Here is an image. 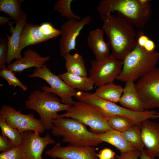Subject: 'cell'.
<instances>
[{
    "mask_svg": "<svg viewBox=\"0 0 159 159\" xmlns=\"http://www.w3.org/2000/svg\"><path fill=\"white\" fill-rule=\"evenodd\" d=\"M0 114L4 116L8 124L21 134L28 130L38 131L40 134L45 130L40 120L35 118L34 114H22L21 110L17 111L10 105H2Z\"/></svg>",
    "mask_w": 159,
    "mask_h": 159,
    "instance_id": "obj_11",
    "label": "cell"
},
{
    "mask_svg": "<svg viewBox=\"0 0 159 159\" xmlns=\"http://www.w3.org/2000/svg\"><path fill=\"white\" fill-rule=\"evenodd\" d=\"M15 146L7 138L0 135V151L5 152L10 150Z\"/></svg>",
    "mask_w": 159,
    "mask_h": 159,
    "instance_id": "obj_33",
    "label": "cell"
},
{
    "mask_svg": "<svg viewBox=\"0 0 159 159\" xmlns=\"http://www.w3.org/2000/svg\"><path fill=\"white\" fill-rule=\"evenodd\" d=\"M0 127L2 135L7 138L15 147L19 146L21 140V134L16 129L8 124L4 116L0 114Z\"/></svg>",
    "mask_w": 159,
    "mask_h": 159,
    "instance_id": "obj_26",
    "label": "cell"
},
{
    "mask_svg": "<svg viewBox=\"0 0 159 159\" xmlns=\"http://www.w3.org/2000/svg\"><path fill=\"white\" fill-rule=\"evenodd\" d=\"M65 59V67L67 72L83 76H87L85 62L82 55L78 53L67 54L63 57Z\"/></svg>",
    "mask_w": 159,
    "mask_h": 159,
    "instance_id": "obj_23",
    "label": "cell"
},
{
    "mask_svg": "<svg viewBox=\"0 0 159 159\" xmlns=\"http://www.w3.org/2000/svg\"><path fill=\"white\" fill-rule=\"evenodd\" d=\"M135 86L145 110L159 108V68L140 78Z\"/></svg>",
    "mask_w": 159,
    "mask_h": 159,
    "instance_id": "obj_9",
    "label": "cell"
},
{
    "mask_svg": "<svg viewBox=\"0 0 159 159\" xmlns=\"http://www.w3.org/2000/svg\"><path fill=\"white\" fill-rule=\"evenodd\" d=\"M10 19H12L10 17L0 16V25L3 26L7 24H8L11 25L12 24L11 23L16 24V23L10 21L9 20Z\"/></svg>",
    "mask_w": 159,
    "mask_h": 159,
    "instance_id": "obj_37",
    "label": "cell"
},
{
    "mask_svg": "<svg viewBox=\"0 0 159 159\" xmlns=\"http://www.w3.org/2000/svg\"><path fill=\"white\" fill-rule=\"evenodd\" d=\"M159 59V53L148 51L137 44L122 60V71L116 80L125 82L135 81L155 68Z\"/></svg>",
    "mask_w": 159,
    "mask_h": 159,
    "instance_id": "obj_4",
    "label": "cell"
},
{
    "mask_svg": "<svg viewBox=\"0 0 159 159\" xmlns=\"http://www.w3.org/2000/svg\"><path fill=\"white\" fill-rule=\"evenodd\" d=\"M125 83L122 95L119 102L120 105L133 111H145L144 105L136 90L134 81L130 80Z\"/></svg>",
    "mask_w": 159,
    "mask_h": 159,
    "instance_id": "obj_19",
    "label": "cell"
},
{
    "mask_svg": "<svg viewBox=\"0 0 159 159\" xmlns=\"http://www.w3.org/2000/svg\"><path fill=\"white\" fill-rule=\"evenodd\" d=\"M58 117L72 118L89 126L91 132L101 133L113 129L108 124L106 115L95 106L85 101H74L73 104Z\"/></svg>",
    "mask_w": 159,
    "mask_h": 159,
    "instance_id": "obj_6",
    "label": "cell"
},
{
    "mask_svg": "<svg viewBox=\"0 0 159 159\" xmlns=\"http://www.w3.org/2000/svg\"><path fill=\"white\" fill-rule=\"evenodd\" d=\"M7 39L3 37L0 39V68L6 67L8 53Z\"/></svg>",
    "mask_w": 159,
    "mask_h": 159,
    "instance_id": "obj_31",
    "label": "cell"
},
{
    "mask_svg": "<svg viewBox=\"0 0 159 159\" xmlns=\"http://www.w3.org/2000/svg\"><path fill=\"white\" fill-rule=\"evenodd\" d=\"M50 39L44 34L40 25L27 23L21 36L19 51L21 53L22 49L27 46L37 44Z\"/></svg>",
    "mask_w": 159,
    "mask_h": 159,
    "instance_id": "obj_18",
    "label": "cell"
},
{
    "mask_svg": "<svg viewBox=\"0 0 159 159\" xmlns=\"http://www.w3.org/2000/svg\"><path fill=\"white\" fill-rule=\"evenodd\" d=\"M109 125L113 129L122 132L136 123L131 120L116 115H106Z\"/></svg>",
    "mask_w": 159,
    "mask_h": 159,
    "instance_id": "obj_27",
    "label": "cell"
},
{
    "mask_svg": "<svg viewBox=\"0 0 159 159\" xmlns=\"http://www.w3.org/2000/svg\"><path fill=\"white\" fill-rule=\"evenodd\" d=\"M52 134L62 137L63 142L76 146H97L102 143L96 133L88 130L85 125L74 119L58 117L53 120Z\"/></svg>",
    "mask_w": 159,
    "mask_h": 159,
    "instance_id": "obj_3",
    "label": "cell"
},
{
    "mask_svg": "<svg viewBox=\"0 0 159 159\" xmlns=\"http://www.w3.org/2000/svg\"><path fill=\"white\" fill-rule=\"evenodd\" d=\"M96 134L102 142L111 144L120 152L137 150L126 140L121 132L112 129L103 132L96 133Z\"/></svg>",
    "mask_w": 159,
    "mask_h": 159,
    "instance_id": "obj_20",
    "label": "cell"
},
{
    "mask_svg": "<svg viewBox=\"0 0 159 159\" xmlns=\"http://www.w3.org/2000/svg\"><path fill=\"white\" fill-rule=\"evenodd\" d=\"M103 31L97 28L90 32L87 39L88 46L97 61L103 60L110 54V44L105 41Z\"/></svg>",
    "mask_w": 159,
    "mask_h": 159,
    "instance_id": "obj_17",
    "label": "cell"
},
{
    "mask_svg": "<svg viewBox=\"0 0 159 159\" xmlns=\"http://www.w3.org/2000/svg\"><path fill=\"white\" fill-rule=\"evenodd\" d=\"M98 154L107 159H114L115 155V153L112 149L107 148L101 150Z\"/></svg>",
    "mask_w": 159,
    "mask_h": 159,
    "instance_id": "obj_35",
    "label": "cell"
},
{
    "mask_svg": "<svg viewBox=\"0 0 159 159\" xmlns=\"http://www.w3.org/2000/svg\"><path fill=\"white\" fill-rule=\"evenodd\" d=\"M100 17L103 22L102 29L107 37L111 54L122 61L137 45L134 26L118 15L110 14Z\"/></svg>",
    "mask_w": 159,
    "mask_h": 159,
    "instance_id": "obj_1",
    "label": "cell"
},
{
    "mask_svg": "<svg viewBox=\"0 0 159 159\" xmlns=\"http://www.w3.org/2000/svg\"><path fill=\"white\" fill-rule=\"evenodd\" d=\"M0 76L4 79L9 86L18 87L24 90H26L27 87L22 83L15 75L14 72L5 67L0 69Z\"/></svg>",
    "mask_w": 159,
    "mask_h": 159,
    "instance_id": "obj_29",
    "label": "cell"
},
{
    "mask_svg": "<svg viewBox=\"0 0 159 159\" xmlns=\"http://www.w3.org/2000/svg\"><path fill=\"white\" fill-rule=\"evenodd\" d=\"M141 126L144 148L155 157H159V123L147 120L141 123Z\"/></svg>",
    "mask_w": 159,
    "mask_h": 159,
    "instance_id": "obj_14",
    "label": "cell"
},
{
    "mask_svg": "<svg viewBox=\"0 0 159 159\" xmlns=\"http://www.w3.org/2000/svg\"><path fill=\"white\" fill-rule=\"evenodd\" d=\"M27 16L25 14L17 22L15 26L10 25L9 32L11 33L10 36L6 34L8 42V53L7 63L11 64L14 59L21 58V53L19 50L21 36L23 28L27 22Z\"/></svg>",
    "mask_w": 159,
    "mask_h": 159,
    "instance_id": "obj_16",
    "label": "cell"
},
{
    "mask_svg": "<svg viewBox=\"0 0 159 159\" xmlns=\"http://www.w3.org/2000/svg\"><path fill=\"white\" fill-rule=\"evenodd\" d=\"M92 20L91 17L86 16L80 20L69 19L62 25L61 36L59 40L60 54L63 57L75 49L76 39L84 27Z\"/></svg>",
    "mask_w": 159,
    "mask_h": 159,
    "instance_id": "obj_12",
    "label": "cell"
},
{
    "mask_svg": "<svg viewBox=\"0 0 159 159\" xmlns=\"http://www.w3.org/2000/svg\"><path fill=\"white\" fill-rule=\"evenodd\" d=\"M155 156L147 150L144 149L140 152V159H155Z\"/></svg>",
    "mask_w": 159,
    "mask_h": 159,
    "instance_id": "obj_36",
    "label": "cell"
},
{
    "mask_svg": "<svg viewBox=\"0 0 159 159\" xmlns=\"http://www.w3.org/2000/svg\"><path fill=\"white\" fill-rule=\"evenodd\" d=\"M137 44L148 52L155 50V44L154 42L146 36L142 31L136 34Z\"/></svg>",
    "mask_w": 159,
    "mask_h": 159,
    "instance_id": "obj_30",
    "label": "cell"
},
{
    "mask_svg": "<svg viewBox=\"0 0 159 159\" xmlns=\"http://www.w3.org/2000/svg\"><path fill=\"white\" fill-rule=\"evenodd\" d=\"M23 54L21 58L15 59L13 62L8 65L7 67L13 72H21L32 67H42L50 58L49 56L42 57L35 50L31 49L25 51Z\"/></svg>",
    "mask_w": 159,
    "mask_h": 159,
    "instance_id": "obj_15",
    "label": "cell"
},
{
    "mask_svg": "<svg viewBox=\"0 0 159 159\" xmlns=\"http://www.w3.org/2000/svg\"><path fill=\"white\" fill-rule=\"evenodd\" d=\"M26 107L36 111L45 130H51L58 112L66 110L70 105L62 103L61 99L52 92L38 90L32 92L25 102Z\"/></svg>",
    "mask_w": 159,
    "mask_h": 159,
    "instance_id": "obj_5",
    "label": "cell"
},
{
    "mask_svg": "<svg viewBox=\"0 0 159 159\" xmlns=\"http://www.w3.org/2000/svg\"><path fill=\"white\" fill-rule=\"evenodd\" d=\"M89 77L94 85L99 87L113 82L122 71L123 61L115 58L111 54L101 61L95 59L91 62Z\"/></svg>",
    "mask_w": 159,
    "mask_h": 159,
    "instance_id": "obj_8",
    "label": "cell"
},
{
    "mask_svg": "<svg viewBox=\"0 0 159 159\" xmlns=\"http://www.w3.org/2000/svg\"><path fill=\"white\" fill-rule=\"evenodd\" d=\"M149 0H101L97 9L100 16L117 12L133 26L143 28L149 20L152 13Z\"/></svg>",
    "mask_w": 159,
    "mask_h": 159,
    "instance_id": "obj_2",
    "label": "cell"
},
{
    "mask_svg": "<svg viewBox=\"0 0 159 159\" xmlns=\"http://www.w3.org/2000/svg\"><path fill=\"white\" fill-rule=\"evenodd\" d=\"M68 86L74 89L86 92L94 88V83L90 77L69 73L67 72L58 75Z\"/></svg>",
    "mask_w": 159,
    "mask_h": 159,
    "instance_id": "obj_21",
    "label": "cell"
},
{
    "mask_svg": "<svg viewBox=\"0 0 159 159\" xmlns=\"http://www.w3.org/2000/svg\"><path fill=\"white\" fill-rule=\"evenodd\" d=\"M23 1L21 0H0V11L8 14L16 23L25 14L21 8V3Z\"/></svg>",
    "mask_w": 159,
    "mask_h": 159,
    "instance_id": "obj_25",
    "label": "cell"
},
{
    "mask_svg": "<svg viewBox=\"0 0 159 159\" xmlns=\"http://www.w3.org/2000/svg\"><path fill=\"white\" fill-rule=\"evenodd\" d=\"M97 155L99 159H107L102 157L101 156L99 155L98 153H97Z\"/></svg>",
    "mask_w": 159,
    "mask_h": 159,
    "instance_id": "obj_38",
    "label": "cell"
},
{
    "mask_svg": "<svg viewBox=\"0 0 159 159\" xmlns=\"http://www.w3.org/2000/svg\"><path fill=\"white\" fill-rule=\"evenodd\" d=\"M140 152L134 150L127 152H120V155H115L114 159H138Z\"/></svg>",
    "mask_w": 159,
    "mask_h": 159,
    "instance_id": "obj_34",
    "label": "cell"
},
{
    "mask_svg": "<svg viewBox=\"0 0 159 159\" xmlns=\"http://www.w3.org/2000/svg\"><path fill=\"white\" fill-rule=\"evenodd\" d=\"M73 0H59L57 1L54 5V9L60 12L61 15L69 19L80 20V16L75 15L71 9V4Z\"/></svg>",
    "mask_w": 159,
    "mask_h": 159,
    "instance_id": "obj_28",
    "label": "cell"
},
{
    "mask_svg": "<svg viewBox=\"0 0 159 159\" xmlns=\"http://www.w3.org/2000/svg\"><path fill=\"white\" fill-rule=\"evenodd\" d=\"M123 90L121 86L112 82L98 87L93 94L104 100L116 103L119 102Z\"/></svg>",
    "mask_w": 159,
    "mask_h": 159,
    "instance_id": "obj_22",
    "label": "cell"
},
{
    "mask_svg": "<svg viewBox=\"0 0 159 159\" xmlns=\"http://www.w3.org/2000/svg\"><path fill=\"white\" fill-rule=\"evenodd\" d=\"M40 135L38 131L31 130L25 131L21 134L19 159H42V153L45 148L55 143L49 133L44 137Z\"/></svg>",
    "mask_w": 159,
    "mask_h": 159,
    "instance_id": "obj_10",
    "label": "cell"
},
{
    "mask_svg": "<svg viewBox=\"0 0 159 159\" xmlns=\"http://www.w3.org/2000/svg\"><path fill=\"white\" fill-rule=\"evenodd\" d=\"M96 148L91 146H76L69 145L62 146L57 143L45 154L53 158L61 159H99Z\"/></svg>",
    "mask_w": 159,
    "mask_h": 159,
    "instance_id": "obj_13",
    "label": "cell"
},
{
    "mask_svg": "<svg viewBox=\"0 0 159 159\" xmlns=\"http://www.w3.org/2000/svg\"><path fill=\"white\" fill-rule=\"evenodd\" d=\"M21 150L19 146L15 147L8 151L0 154V159H19Z\"/></svg>",
    "mask_w": 159,
    "mask_h": 159,
    "instance_id": "obj_32",
    "label": "cell"
},
{
    "mask_svg": "<svg viewBox=\"0 0 159 159\" xmlns=\"http://www.w3.org/2000/svg\"><path fill=\"white\" fill-rule=\"evenodd\" d=\"M30 78L38 77L45 81L50 87L44 85L41 87L43 91L52 92L59 97L62 103L72 105L77 91L66 84L59 76L53 73L45 64L42 67L35 68L32 74H29Z\"/></svg>",
    "mask_w": 159,
    "mask_h": 159,
    "instance_id": "obj_7",
    "label": "cell"
},
{
    "mask_svg": "<svg viewBox=\"0 0 159 159\" xmlns=\"http://www.w3.org/2000/svg\"><path fill=\"white\" fill-rule=\"evenodd\" d=\"M121 132L126 140L136 150L141 152L144 149L141 137V124L135 123Z\"/></svg>",
    "mask_w": 159,
    "mask_h": 159,
    "instance_id": "obj_24",
    "label": "cell"
}]
</instances>
